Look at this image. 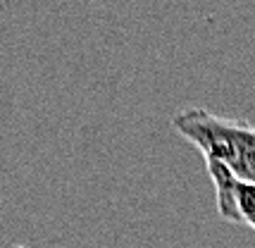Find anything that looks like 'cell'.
I'll use <instances>...</instances> for the list:
<instances>
[{
    "mask_svg": "<svg viewBox=\"0 0 255 248\" xmlns=\"http://www.w3.org/2000/svg\"><path fill=\"white\" fill-rule=\"evenodd\" d=\"M172 126L205 155L217 160L236 179L255 184V126L227 120L205 108H186L172 117Z\"/></svg>",
    "mask_w": 255,
    "mask_h": 248,
    "instance_id": "1",
    "label": "cell"
},
{
    "mask_svg": "<svg viewBox=\"0 0 255 248\" xmlns=\"http://www.w3.org/2000/svg\"><path fill=\"white\" fill-rule=\"evenodd\" d=\"M205 167L215 184L217 213L227 222L246 225L255 232V184L236 179L217 160H205Z\"/></svg>",
    "mask_w": 255,
    "mask_h": 248,
    "instance_id": "2",
    "label": "cell"
}]
</instances>
